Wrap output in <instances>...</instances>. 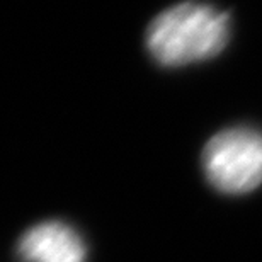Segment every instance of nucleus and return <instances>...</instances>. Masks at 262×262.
Returning a JSON list of instances; mask_svg holds the SVG:
<instances>
[{"instance_id": "obj_1", "label": "nucleus", "mask_w": 262, "mask_h": 262, "mask_svg": "<svg viewBox=\"0 0 262 262\" xmlns=\"http://www.w3.org/2000/svg\"><path fill=\"white\" fill-rule=\"evenodd\" d=\"M230 34L228 15L203 2H182L151 20L145 34L150 56L162 67H182L216 56Z\"/></svg>"}, {"instance_id": "obj_2", "label": "nucleus", "mask_w": 262, "mask_h": 262, "mask_svg": "<svg viewBox=\"0 0 262 262\" xmlns=\"http://www.w3.org/2000/svg\"><path fill=\"white\" fill-rule=\"evenodd\" d=\"M208 181L227 194H244L262 182V133L232 128L214 135L203 151Z\"/></svg>"}, {"instance_id": "obj_3", "label": "nucleus", "mask_w": 262, "mask_h": 262, "mask_svg": "<svg viewBox=\"0 0 262 262\" xmlns=\"http://www.w3.org/2000/svg\"><path fill=\"white\" fill-rule=\"evenodd\" d=\"M20 262H85L87 247L75 228L63 222H43L23 233Z\"/></svg>"}]
</instances>
